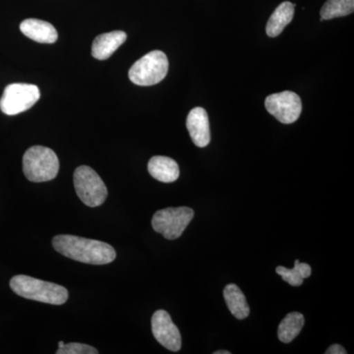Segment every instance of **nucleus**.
Here are the masks:
<instances>
[{
	"label": "nucleus",
	"instance_id": "nucleus-4",
	"mask_svg": "<svg viewBox=\"0 0 354 354\" xmlns=\"http://www.w3.org/2000/svg\"><path fill=\"white\" fill-rule=\"evenodd\" d=\"M169 72V59L165 53L153 50L140 58L129 70L130 81L138 86H153L164 80Z\"/></svg>",
	"mask_w": 354,
	"mask_h": 354
},
{
	"label": "nucleus",
	"instance_id": "nucleus-12",
	"mask_svg": "<svg viewBox=\"0 0 354 354\" xmlns=\"http://www.w3.org/2000/svg\"><path fill=\"white\" fill-rule=\"evenodd\" d=\"M20 30L28 38L41 44H53L57 41V29L46 21L26 19L21 23Z\"/></svg>",
	"mask_w": 354,
	"mask_h": 354
},
{
	"label": "nucleus",
	"instance_id": "nucleus-16",
	"mask_svg": "<svg viewBox=\"0 0 354 354\" xmlns=\"http://www.w3.org/2000/svg\"><path fill=\"white\" fill-rule=\"evenodd\" d=\"M304 316L299 312H291L279 325L278 337L283 344H290L301 332L304 326Z\"/></svg>",
	"mask_w": 354,
	"mask_h": 354
},
{
	"label": "nucleus",
	"instance_id": "nucleus-10",
	"mask_svg": "<svg viewBox=\"0 0 354 354\" xmlns=\"http://www.w3.org/2000/svg\"><path fill=\"white\" fill-rule=\"evenodd\" d=\"M193 143L200 148L208 146L211 141L208 113L203 108H195L190 111L186 120Z\"/></svg>",
	"mask_w": 354,
	"mask_h": 354
},
{
	"label": "nucleus",
	"instance_id": "nucleus-11",
	"mask_svg": "<svg viewBox=\"0 0 354 354\" xmlns=\"http://www.w3.org/2000/svg\"><path fill=\"white\" fill-rule=\"evenodd\" d=\"M127 35L122 31H113L100 35L92 44V55L95 59L106 60L127 41Z\"/></svg>",
	"mask_w": 354,
	"mask_h": 354
},
{
	"label": "nucleus",
	"instance_id": "nucleus-1",
	"mask_svg": "<svg viewBox=\"0 0 354 354\" xmlns=\"http://www.w3.org/2000/svg\"><path fill=\"white\" fill-rule=\"evenodd\" d=\"M53 246L65 257L85 264L106 265L113 262L116 258L113 247L106 242L75 235H57L53 237Z\"/></svg>",
	"mask_w": 354,
	"mask_h": 354
},
{
	"label": "nucleus",
	"instance_id": "nucleus-17",
	"mask_svg": "<svg viewBox=\"0 0 354 354\" xmlns=\"http://www.w3.org/2000/svg\"><path fill=\"white\" fill-rule=\"evenodd\" d=\"M276 272L288 285L300 286L304 283L305 279L311 276L312 269L306 263H300L299 260H295L293 269H288L283 266H279Z\"/></svg>",
	"mask_w": 354,
	"mask_h": 354
},
{
	"label": "nucleus",
	"instance_id": "nucleus-15",
	"mask_svg": "<svg viewBox=\"0 0 354 354\" xmlns=\"http://www.w3.org/2000/svg\"><path fill=\"white\" fill-rule=\"evenodd\" d=\"M223 297H225L230 313L235 318L243 320L249 316L250 309H249L248 304H247L245 295L239 286L234 285V283H230V285L225 286V290H223Z\"/></svg>",
	"mask_w": 354,
	"mask_h": 354
},
{
	"label": "nucleus",
	"instance_id": "nucleus-8",
	"mask_svg": "<svg viewBox=\"0 0 354 354\" xmlns=\"http://www.w3.org/2000/svg\"><path fill=\"white\" fill-rule=\"evenodd\" d=\"M265 106L268 113L285 124L295 122L302 111L301 99L290 91L270 95L266 99Z\"/></svg>",
	"mask_w": 354,
	"mask_h": 354
},
{
	"label": "nucleus",
	"instance_id": "nucleus-13",
	"mask_svg": "<svg viewBox=\"0 0 354 354\" xmlns=\"http://www.w3.org/2000/svg\"><path fill=\"white\" fill-rule=\"evenodd\" d=\"M148 171L160 183H174L179 177V167L176 160L162 156H156L149 160Z\"/></svg>",
	"mask_w": 354,
	"mask_h": 354
},
{
	"label": "nucleus",
	"instance_id": "nucleus-19",
	"mask_svg": "<svg viewBox=\"0 0 354 354\" xmlns=\"http://www.w3.org/2000/svg\"><path fill=\"white\" fill-rule=\"evenodd\" d=\"M57 354H97V351L93 346L88 344H79V342H70V344H64L62 348H58Z\"/></svg>",
	"mask_w": 354,
	"mask_h": 354
},
{
	"label": "nucleus",
	"instance_id": "nucleus-7",
	"mask_svg": "<svg viewBox=\"0 0 354 354\" xmlns=\"http://www.w3.org/2000/svg\"><path fill=\"white\" fill-rule=\"evenodd\" d=\"M41 97L38 86L15 83L7 86L0 99V109L7 115L24 113L34 106Z\"/></svg>",
	"mask_w": 354,
	"mask_h": 354
},
{
	"label": "nucleus",
	"instance_id": "nucleus-14",
	"mask_svg": "<svg viewBox=\"0 0 354 354\" xmlns=\"http://www.w3.org/2000/svg\"><path fill=\"white\" fill-rule=\"evenodd\" d=\"M295 4L285 1L277 7L272 14L266 27V32L271 38H276L283 32L286 26L290 24L295 16Z\"/></svg>",
	"mask_w": 354,
	"mask_h": 354
},
{
	"label": "nucleus",
	"instance_id": "nucleus-9",
	"mask_svg": "<svg viewBox=\"0 0 354 354\" xmlns=\"http://www.w3.org/2000/svg\"><path fill=\"white\" fill-rule=\"evenodd\" d=\"M153 337L162 346L171 351L181 348V335L178 328L172 322L171 316L165 310H158L152 317Z\"/></svg>",
	"mask_w": 354,
	"mask_h": 354
},
{
	"label": "nucleus",
	"instance_id": "nucleus-6",
	"mask_svg": "<svg viewBox=\"0 0 354 354\" xmlns=\"http://www.w3.org/2000/svg\"><path fill=\"white\" fill-rule=\"evenodd\" d=\"M194 218V211L188 207L160 209L153 215L152 227L169 241H174L183 235L184 230Z\"/></svg>",
	"mask_w": 354,
	"mask_h": 354
},
{
	"label": "nucleus",
	"instance_id": "nucleus-20",
	"mask_svg": "<svg viewBox=\"0 0 354 354\" xmlns=\"http://www.w3.org/2000/svg\"><path fill=\"white\" fill-rule=\"evenodd\" d=\"M326 354H346V351L339 344H333L326 351Z\"/></svg>",
	"mask_w": 354,
	"mask_h": 354
},
{
	"label": "nucleus",
	"instance_id": "nucleus-3",
	"mask_svg": "<svg viewBox=\"0 0 354 354\" xmlns=\"http://www.w3.org/2000/svg\"><path fill=\"white\" fill-rule=\"evenodd\" d=\"M23 171L32 183L53 180L59 171V160L57 153L44 146H32L23 157Z\"/></svg>",
	"mask_w": 354,
	"mask_h": 354
},
{
	"label": "nucleus",
	"instance_id": "nucleus-5",
	"mask_svg": "<svg viewBox=\"0 0 354 354\" xmlns=\"http://www.w3.org/2000/svg\"><path fill=\"white\" fill-rule=\"evenodd\" d=\"M74 187L79 199L91 208L101 206L108 198L106 184L99 174L87 165H81L75 169Z\"/></svg>",
	"mask_w": 354,
	"mask_h": 354
},
{
	"label": "nucleus",
	"instance_id": "nucleus-21",
	"mask_svg": "<svg viewBox=\"0 0 354 354\" xmlns=\"http://www.w3.org/2000/svg\"><path fill=\"white\" fill-rule=\"evenodd\" d=\"M214 354H230V351H216Z\"/></svg>",
	"mask_w": 354,
	"mask_h": 354
},
{
	"label": "nucleus",
	"instance_id": "nucleus-2",
	"mask_svg": "<svg viewBox=\"0 0 354 354\" xmlns=\"http://www.w3.org/2000/svg\"><path fill=\"white\" fill-rule=\"evenodd\" d=\"M11 290L26 299L53 305H62L68 299V291L64 286L19 274L10 281Z\"/></svg>",
	"mask_w": 354,
	"mask_h": 354
},
{
	"label": "nucleus",
	"instance_id": "nucleus-18",
	"mask_svg": "<svg viewBox=\"0 0 354 354\" xmlns=\"http://www.w3.org/2000/svg\"><path fill=\"white\" fill-rule=\"evenodd\" d=\"M354 11V0H327L321 9V21L351 15Z\"/></svg>",
	"mask_w": 354,
	"mask_h": 354
}]
</instances>
